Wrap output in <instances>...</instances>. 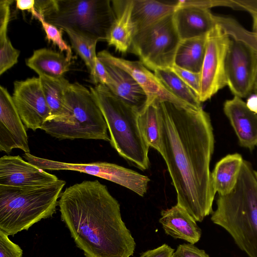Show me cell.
<instances>
[{"instance_id": "cell-8", "label": "cell", "mask_w": 257, "mask_h": 257, "mask_svg": "<svg viewBox=\"0 0 257 257\" xmlns=\"http://www.w3.org/2000/svg\"><path fill=\"white\" fill-rule=\"evenodd\" d=\"M175 26L173 14L137 32L130 52L138 56L148 68H171L181 41Z\"/></svg>"}, {"instance_id": "cell-14", "label": "cell", "mask_w": 257, "mask_h": 257, "mask_svg": "<svg viewBox=\"0 0 257 257\" xmlns=\"http://www.w3.org/2000/svg\"><path fill=\"white\" fill-rule=\"evenodd\" d=\"M19 149L30 153L26 127L14 103L12 96L0 86V151L10 153Z\"/></svg>"}, {"instance_id": "cell-5", "label": "cell", "mask_w": 257, "mask_h": 257, "mask_svg": "<svg viewBox=\"0 0 257 257\" xmlns=\"http://www.w3.org/2000/svg\"><path fill=\"white\" fill-rule=\"evenodd\" d=\"M66 182L16 187L0 185V230L14 235L55 213Z\"/></svg>"}, {"instance_id": "cell-26", "label": "cell", "mask_w": 257, "mask_h": 257, "mask_svg": "<svg viewBox=\"0 0 257 257\" xmlns=\"http://www.w3.org/2000/svg\"><path fill=\"white\" fill-rule=\"evenodd\" d=\"M154 74L163 85L175 97L191 108H202L201 102L195 92L171 68L157 69Z\"/></svg>"}, {"instance_id": "cell-17", "label": "cell", "mask_w": 257, "mask_h": 257, "mask_svg": "<svg viewBox=\"0 0 257 257\" xmlns=\"http://www.w3.org/2000/svg\"><path fill=\"white\" fill-rule=\"evenodd\" d=\"M173 18L181 40L206 35L217 24L209 9L193 6H177Z\"/></svg>"}, {"instance_id": "cell-4", "label": "cell", "mask_w": 257, "mask_h": 257, "mask_svg": "<svg viewBox=\"0 0 257 257\" xmlns=\"http://www.w3.org/2000/svg\"><path fill=\"white\" fill-rule=\"evenodd\" d=\"M110 135V144L118 154L142 170L149 168V146L138 124L139 110L115 96L106 86L90 87Z\"/></svg>"}, {"instance_id": "cell-33", "label": "cell", "mask_w": 257, "mask_h": 257, "mask_svg": "<svg viewBox=\"0 0 257 257\" xmlns=\"http://www.w3.org/2000/svg\"><path fill=\"white\" fill-rule=\"evenodd\" d=\"M8 236L0 230V257H22V249L12 242Z\"/></svg>"}, {"instance_id": "cell-16", "label": "cell", "mask_w": 257, "mask_h": 257, "mask_svg": "<svg viewBox=\"0 0 257 257\" xmlns=\"http://www.w3.org/2000/svg\"><path fill=\"white\" fill-rule=\"evenodd\" d=\"M223 111L239 145L253 150L257 146V113L251 111L242 98L235 96L224 102Z\"/></svg>"}, {"instance_id": "cell-38", "label": "cell", "mask_w": 257, "mask_h": 257, "mask_svg": "<svg viewBox=\"0 0 257 257\" xmlns=\"http://www.w3.org/2000/svg\"><path fill=\"white\" fill-rule=\"evenodd\" d=\"M16 8L20 10H26L30 13L34 17L38 13L35 9L34 0H18L16 2Z\"/></svg>"}, {"instance_id": "cell-23", "label": "cell", "mask_w": 257, "mask_h": 257, "mask_svg": "<svg viewBox=\"0 0 257 257\" xmlns=\"http://www.w3.org/2000/svg\"><path fill=\"white\" fill-rule=\"evenodd\" d=\"M132 20L136 33L173 14L177 9L175 4L153 0H132Z\"/></svg>"}, {"instance_id": "cell-30", "label": "cell", "mask_w": 257, "mask_h": 257, "mask_svg": "<svg viewBox=\"0 0 257 257\" xmlns=\"http://www.w3.org/2000/svg\"><path fill=\"white\" fill-rule=\"evenodd\" d=\"M216 18L217 24L230 38L243 43L257 55V34L247 30L232 18L216 16Z\"/></svg>"}, {"instance_id": "cell-22", "label": "cell", "mask_w": 257, "mask_h": 257, "mask_svg": "<svg viewBox=\"0 0 257 257\" xmlns=\"http://www.w3.org/2000/svg\"><path fill=\"white\" fill-rule=\"evenodd\" d=\"M244 159L238 153L229 154L222 158L211 172L212 185L218 195L229 193L235 187Z\"/></svg>"}, {"instance_id": "cell-32", "label": "cell", "mask_w": 257, "mask_h": 257, "mask_svg": "<svg viewBox=\"0 0 257 257\" xmlns=\"http://www.w3.org/2000/svg\"><path fill=\"white\" fill-rule=\"evenodd\" d=\"M171 69L195 92L199 99L201 88V73H194L175 65H173Z\"/></svg>"}, {"instance_id": "cell-42", "label": "cell", "mask_w": 257, "mask_h": 257, "mask_svg": "<svg viewBox=\"0 0 257 257\" xmlns=\"http://www.w3.org/2000/svg\"><path fill=\"white\" fill-rule=\"evenodd\" d=\"M255 176L257 179V171L254 170Z\"/></svg>"}, {"instance_id": "cell-28", "label": "cell", "mask_w": 257, "mask_h": 257, "mask_svg": "<svg viewBox=\"0 0 257 257\" xmlns=\"http://www.w3.org/2000/svg\"><path fill=\"white\" fill-rule=\"evenodd\" d=\"M10 15L0 16V75H2L18 62L20 52L12 45L7 36Z\"/></svg>"}, {"instance_id": "cell-29", "label": "cell", "mask_w": 257, "mask_h": 257, "mask_svg": "<svg viewBox=\"0 0 257 257\" xmlns=\"http://www.w3.org/2000/svg\"><path fill=\"white\" fill-rule=\"evenodd\" d=\"M63 31L67 34L73 49L83 60L92 75L97 59L96 46L98 41L70 30Z\"/></svg>"}, {"instance_id": "cell-20", "label": "cell", "mask_w": 257, "mask_h": 257, "mask_svg": "<svg viewBox=\"0 0 257 257\" xmlns=\"http://www.w3.org/2000/svg\"><path fill=\"white\" fill-rule=\"evenodd\" d=\"M159 222L165 232L175 238L195 244L200 239L201 230L196 221L178 204L161 212Z\"/></svg>"}, {"instance_id": "cell-40", "label": "cell", "mask_w": 257, "mask_h": 257, "mask_svg": "<svg viewBox=\"0 0 257 257\" xmlns=\"http://www.w3.org/2000/svg\"><path fill=\"white\" fill-rule=\"evenodd\" d=\"M252 19V32L257 34V12L250 14Z\"/></svg>"}, {"instance_id": "cell-13", "label": "cell", "mask_w": 257, "mask_h": 257, "mask_svg": "<svg viewBox=\"0 0 257 257\" xmlns=\"http://www.w3.org/2000/svg\"><path fill=\"white\" fill-rule=\"evenodd\" d=\"M58 177L25 161L20 156L0 158V185L27 187L40 186L57 181Z\"/></svg>"}, {"instance_id": "cell-6", "label": "cell", "mask_w": 257, "mask_h": 257, "mask_svg": "<svg viewBox=\"0 0 257 257\" xmlns=\"http://www.w3.org/2000/svg\"><path fill=\"white\" fill-rule=\"evenodd\" d=\"M66 115L47 120L41 130L59 140H99L110 142L107 125L90 90L70 83L65 92Z\"/></svg>"}, {"instance_id": "cell-18", "label": "cell", "mask_w": 257, "mask_h": 257, "mask_svg": "<svg viewBox=\"0 0 257 257\" xmlns=\"http://www.w3.org/2000/svg\"><path fill=\"white\" fill-rule=\"evenodd\" d=\"M104 65L111 83L106 86L115 96L139 111L147 103V97L136 80L127 71L107 61L99 59Z\"/></svg>"}, {"instance_id": "cell-31", "label": "cell", "mask_w": 257, "mask_h": 257, "mask_svg": "<svg viewBox=\"0 0 257 257\" xmlns=\"http://www.w3.org/2000/svg\"><path fill=\"white\" fill-rule=\"evenodd\" d=\"M42 24V26L46 33V38L49 41H52L53 44L56 45L61 51H66L67 57L71 60L72 58V50L62 38L63 30L58 29L57 27L46 22L44 18L37 13L34 17Z\"/></svg>"}, {"instance_id": "cell-3", "label": "cell", "mask_w": 257, "mask_h": 257, "mask_svg": "<svg viewBox=\"0 0 257 257\" xmlns=\"http://www.w3.org/2000/svg\"><path fill=\"white\" fill-rule=\"evenodd\" d=\"M211 220L232 237L249 257H257V179L244 160L237 183L229 193L218 195Z\"/></svg>"}, {"instance_id": "cell-19", "label": "cell", "mask_w": 257, "mask_h": 257, "mask_svg": "<svg viewBox=\"0 0 257 257\" xmlns=\"http://www.w3.org/2000/svg\"><path fill=\"white\" fill-rule=\"evenodd\" d=\"M112 7L116 19L108 34L106 41L122 53L130 51L134 35L135 26L132 20V0L112 1Z\"/></svg>"}, {"instance_id": "cell-10", "label": "cell", "mask_w": 257, "mask_h": 257, "mask_svg": "<svg viewBox=\"0 0 257 257\" xmlns=\"http://www.w3.org/2000/svg\"><path fill=\"white\" fill-rule=\"evenodd\" d=\"M227 85L234 96L249 97L257 80V55L243 43L230 38L225 60Z\"/></svg>"}, {"instance_id": "cell-7", "label": "cell", "mask_w": 257, "mask_h": 257, "mask_svg": "<svg viewBox=\"0 0 257 257\" xmlns=\"http://www.w3.org/2000/svg\"><path fill=\"white\" fill-rule=\"evenodd\" d=\"M48 23L97 41L105 40L116 16L109 0H55Z\"/></svg>"}, {"instance_id": "cell-15", "label": "cell", "mask_w": 257, "mask_h": 257, "mask_svg": "<svg viewBox=\"0 0 257 257\" xmlns=\"http://www.w3.org/2000/svg\"><path fill=\"white\" fill-rule=\"evenodd\" d=\"M23 158L29 163L43 170H71L95 176L117 184L122 183L126 176L123 167L107 162L86 164L70 163L36 157L30 153H25Z\"/></svg>"}, {"instance_id": "cell-25", "label": "cell", "mask_w": 257, "mask_h": 257, "mask_svg": "<svg viewBox=\"0 0 257 257\" xmlns=\"http://www.w3.org/2000/svg\"><path fill=\"white\" fill-rule=\"evenodd\" d=\"M39 77L51 111V116L48 120L63 117L66 114L65 92L69 81L64 77L59 78Z\"/></svg>"}, {"instance_id": "cell-36", "label": "cell", "mask_w": 257, "mask_h": 257, "mask_svg": "<svg viewBox=\"0 0 257 257\" xmlns=\"http://www.w3.org/2000/svg\"><path fill=\"white\" fill-rule=\"evenodd\" d=\"M93 82L96 85L101 84L108 86L111 83L110 76L104 65L97 57L95 69L93 74L91 75Z\"/></svg>"}, {"instance_id": "cell-35", "label": "cell", "mask_w": 257, "mask_h": 257, "mask_svg": "<svg viewBox=\"0 0 257 257\" xmlns=\"http://www.w3.org/2000/svg\"><path fill=\"white\" fill-rule=\"evenodd\" d=\"M176 5L178 7L184 6H193L210 9L214 7L223 6L230 7L231 0L228 1H195V0H181L176 2Z\"/></svg>"}, {"instance_id": "cell-37", "label": "cell", "mask_w": 257, "mask_h": 257, "mask_svg": "<svg viewBox=\"0 0 257 257\" xmlns=\"http://www.w3.org/2000/svg\"><path fill=\"white\" fill-rule=\"evenodd\" d=\"M174 249L166 244L143 252L140 257H171Z\"/></svg>"}, {"instance_id": "cell-21", "label": "cell", "mask_w": 257, "mask_h": 257, "mask_svg": "<svg viewBox=\"0 0 257 257\" xmlns=\"http://www.w3.org/2000/svg\"><path fill=\"white\" fill-rule=\"evenodd\" d=\"M70 60L61 53L42 48L34 51L26 60V65L39 76L59 78L69 71Z\"/></svg>"}, {"instance_id": "cell-12", "label": "cell", "mask_w": 257, "mask_h": 257, "mask_svg": "<svg viewBox=\"0 0 257 257\" xmlns=\"http://www.w3.org/2000/svg\"><path fill=\"white\" fill-rule=\"evenodd\" d=\"M97 57L98 59L107 61L129 73L138 82L146 94L147 104L167 101L183 107L193 109L172 94L155 74L149 71L140 61H129L118 58L106 50L99 52Z\"/></svg>"}, {"instance_id": "cell-39", "label": "cell", "mask_w": 257, "mask_h": 257, "mask_svg": "<svg viewBox=\"0 0 257 257\" xmlns=\"http://www.w3.org/2000/svg\"><path fill=\"white\" fill-rule=\"evenodd\" d=\"M246 103L251 111L257 113V95L254 94L253 96L248 97Z\"/></svg>"}, {"instance_id": "cell-24", "label": "cell", "mask_w": 257, "mask_h": 257, "mask_svg": "<svg viewBox=\"0 0 257 257\" xmlns=\"http://www.w3.org/2000/svg\"><path fill=\"white\" fill-rule=\"evenodd\" d=\"M206 36L181 40L175 54L174 65L194 73H200L206 51Z\"/></svg>"}, {"instance_id": "cell-2", "label": "cell", "mask_w": 257, "mask_h": 257, "mask_svg": "<svg viewBox=\"0 0 257 257\" xmlns=\"http://www.w3.org/2000/svg\"><path fill=\"white\" fill-rule=\"evenodd\" d=\"M61 217L86 257H130L136 242L122 220L120 205L97 180L65 189L58 201Z\"/></svg>"}, {"instance_id": "cell-9", "label": "cell", "mask_w": 257, "mask_h": 257, "mask_svg": "<svg viewBox=\"0 0 257 257\" xmlns=\"http://www.w3.org/2000/svg\"><path fill=\"white\" fill-rule=\"evenodd\" d=\"M230 41V37L218 24L207 34L205 54L200 72L199 100L201 103L227 85L225 60Z\"/></svg>"}, {"instance_id": "cell-27", "label": "cell", "mask_w": 257, "mask_h": 257, "mask_svg": "<svg viewBox=\"0 0 257 257\" xmlns=\"http://www.w3.org/2000/svg\"><path fill=\"white\" fill-rule=\"evenodd\" d=\"M138 124L145 140L159 153L160 151V125L155 102L147 104L138 114Z\"/></svg>"}, {"instance_id": "cell-1", "label": "cell", "mask_w": 257, "mask_h": 257, "mask_svg": "<svg viewBox=\"0 0 257 257\" xmlns=\"http://www.w3.org/2000/svg\"><path fill=\"white\" fill-rule=\"evenodd\" d=\"M160 151L177 193V204L196 221L212 213L216 193L210 166L215 139L209 114L203 108H187L155 102Z\"/></svg>"}, {"instance_id": "cell-34", "label": "cell", "mask_w": 257, "mask_h": 257, "mask_svg": "<svg viewBox=\"0 0 257 257\" xmlns=\"http://www.w3.org/2000/svg\"><path fill=\"white\" fill-rule=\"evenodd\" d=\"M171 257H209L204 250L200 249L193 244H180Z\"/></svg>"}, {"instance_id": "cell-41", "label": "cell", "mask_w": 257, "mask_h": 257, "mask_svg": "<svg viewBox=\"0 0 257 257\" xmlns=\"http://www.w3.org/2000/svg\"><path fill=\"white\" fill-rule=\"evenodd\" d=\"M254 93L257 95V80H256V83H255V87H254Z\"/></svg>"}, {"instance_id": "cell-11", "label": "cell", "mask_w": 257, "mask_h": 257, "mask_svg": "<svg viewBox=\"0 0 257 257\" xmlns=\"http://www.w3.org/2000/svg\"><path fill=\"white\" fill-rule=\"evenodd\" d=\"M13 100L26 128L41 129L51 116L39 77L14 82Z\"/></svg>"}]
</instances>
